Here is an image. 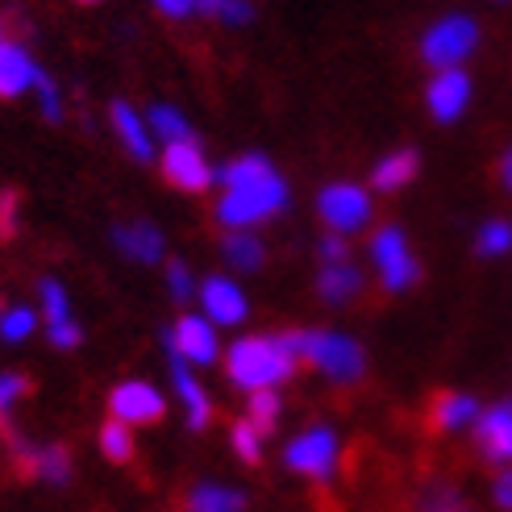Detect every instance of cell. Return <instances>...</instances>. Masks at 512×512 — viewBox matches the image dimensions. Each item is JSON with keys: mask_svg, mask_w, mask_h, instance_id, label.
Here are the masks:
<instances>
[{"mask_svg": "<svg viewBox=\"0 0 512 512\" xmlns=\"http://www.w3.org/2000/svg\"><path fill=\"white\" fill-rule=\"evenodd\" d=\"M317 209H321V221L329 225V234H342V238L371 225V196L358 184H329L317 196Z\"/></svg>", "mask_w": 512, "mask_h": 512, "instance_id": "obj_5", "label": "cell"}, {"mask_svg": "<svg viewBox=\"0 0 512 512\" xmlns=\"http://www.w3.org/2000/svg\"><path fill=\"white\" fill-rule=\"evenodd\" d=\"M500 179H504V188L512 192V150L504 155V163H500Z\"/></svg>", "mask_w": 512, "mask_h": 512, "instance_id": "obj_42", "label": "cell"}, {"mask_svg": "<svg viewBox=\"0 0 512 512\" xmlns=\"http://www.w3.org/2000/svg\"><path fill=\"white\" fill-rule=\"evenodd\" d=\"M296 367H300V354L288 342V334L284 338H242L225 354V375L246 392L279 388L284 379L296 375Z\"/></svg>", "mask_w": 512, "mask_h": 512, "instance_id": "obj_1", "label": "cell"}, {"mask_svg": "<svg viewBox=\"0 0 512 512\" xmlns=\"http://www.w3.org/2000/svg\"><path fill=\"white\" fill-rule=\"evenodd\" d=\"M242 508H246V496L225 488V483H200L184 500V512H242Z\"/></svg>", "mask_w": 512, "mask_h": 512, "instance_id": "obj_22", "label": "cell"}, {"mask_svg": "<svg viewBox=\"0 0 512 512\" xmlns=\"http://www.w3.org/2000/svg\"><path fill=\"white\" fill-rule=\"evenodd\" d=\"M317 292L329 304H346V300H354L358 292H363V275H358V267H350V259L346 263H325L321 279H317Z\"/></svg>", "mask_w": 512, "mask_h": 512, "instance_id": "obj_19", "label": "cell"}, {"mask_svg": "<svg viewBox=\"0 0 512 512\" xmlns=\"http://www.w3.org/2000/svg\"><path fill=\"white\" fill-rule=\"evenodd\" d=\"M171 383H175V396H179V404H184V413H188V425L192 429H204L213 421V400H209V392L200 388V379L192 375V367L184 363V358H175L171 354Z\"/></svg>", "mask_w": 512, "mask_h": 512, "instance_id": "obj_14", "label": "cell"}, {"mask_svg": "<svg viewBox=\"0 0 512 512\" xmlns=\"http://www.w3.org/2000/svg\"><path fill=\"white\" fill-rule=\"evenodd\" d=\"M38 325V313L30 309V304H13V309H0V338L5 342H25L34 334Z\"/></svg>", "mask_w": 512, "mask_h": 512, "instance_id": "obj_28", "label": "cell"}, {"mask_svg": "<svg viewBox=\"0 0 512 512\" xmlns=\"http://www.w3.org/2000/svg\"><path fill=\"white\" fill-rule=\"evenodd\" d=\"M109 413L125 425H155L167 413V400L159 396V388H150L142 379H130L109 392Z\"/></svg>", "mask_w": 512, "mask_h": 512, "instance_id": "obj_10", "label": "cell"}, {"mask_svg": "<svg viewBox=\"0 0 512 512\" xmlns=\"http://www.w3.org/2000/svg\"><path fill=\"white\" fill-rule=\"evenodd\" d=\"M17 192H0V242H13L17 238Z\"/></svg>", "mask_w": 512, "mask_h": 512, "instance_id": "obj_34", "label": "cell"}, {"mask_svg": "<svg viewBox=\"0 0 512 512\" xmlns=\"http://www.w3.org/2000/svg\"><path fill=\"white\" fill-rule=\"evenodd\" d=\"M221 254H225V263L234 267V271H242V275H250V271H259L263 263H267V250H263V242L250 234V229H234L225 242H221Z\"/></svg>", "mask_w": 512, "mask_h": 512, "instance_id": "obj_21", "label": "cell"}, {"mask_svg": "<svg viewBox=\"0 0 512 512\" xmlns=\"http://www.w3.org/2000/svg\"><path fill=\"white\" fill-rule=\"evenodd\" d=\"M321 263H346V238L342 234H329L321 242Z\"/></svg>", "mask_w": 512, "mask_h": 512, "instance_id": "obj_36", "label": "cell"}, {"mask_svg": "<svg viewBox=\"0 0 512 512\" xmlns=\"http://www.w3.org/2000/svg\"><path fill=\"white\" fill-rule=\"evenodd\" d=\"M492 5H504V0H492Z\"/></svg>", "mask_w": 512, "mask_h": 512, "instance_id": "obj_45", "label": "cell"}, {"mask_svg": "<svg viewBox=\"0 0 512 512\" xmlns=\"http://www.w3.org/2000/svg\"><path fill=\"white\" fill-rule=\"evenodd\" d=\"M46 334H50V342H55L59 350H71V346H80V342H84V329L75 325V321H67V325H50Z\"/></svg>", "mask_w": 512, "mask_h": 512, "instance_id": "obj_35", "label": "cell"}, {"mask_svg": "<svg viewBox=\"0 0 512 512\" xmlns=\"http://www.w3.org/2000/svg\"><path fill=\"white\" fill-rule=\"evenodd\" d=\"M146 125H150V134H155L159 142H188L192 138L184 113L171 109V105H155V109H150V121Z\"/></svg>", "mask_w": 512, "mask_h": 512, "instance_id": "obj_24", "label": "cell"}, {"mask_svg": "<svg viewBox=\"0 0 512 512\" xmlns=\"http://www.w3.org/2000/svg\"><path fill=\"white\" fill-rule=\"evenodd\" d=\"M508 250H512V225L508 221H488L479 229V254L496 259V254H508Z\"/></svg>", "mask_w": 512, "mask_h": 512, "instance_id": "obj_30", "label": "cell"}, {"mask_svg": "<svg viewBox=\"0 0 512 512\" xmlns=\"http://www.w3.org/2000/svg\"><path fill=\"white\" fill-rule=\"evenodd\" d=\"M167 288H171V296L184 304V300H192L196 296V284H192V271L184 267V263H167Z\"/></svg>", "mask_w": 512, "mask_h": 512, "instance_id": "obj_33", "label": "cell"}, {"mask_svg": "<svg viewBox=\"0 0 512 512\" xmlns=\"http://www.w3.org/2000/svg\"><path fill=\"white\" fill-rule=\"evenodd\" d=\"M425 105H429V113H433V121H458L467 113V105H471V80H467V71L463 67H446V71H438L429 80V88H425Z\"/></svg>", "mask_w": 512, "mask_h": 512, "instance_id": "obj_11", "label": "cell"}, {"mask_svg": "<svg viewBox=\"0 0 512 512\" xmlns=\"http://www.w3.org/2000/svg\"><path fill=\"white\" fill-rule=\"evenodd\" d=\"M38 296H42L46 329H50V325H67V321H71V300H67V288L59 284V279H42V284H38Z\"/></svg>", "mask_w": 512, "mask_h": 512, "instance_id": "obj_26", "label": "cell"}, {"mask_svg": "<svg viewBox=\"0 0 512 512\" xmlns=\"http://www.w3.org/2000/svg\"><path fill=\"white\" fill-rule=\"evenodd\" d=\"M192 5H196V13H209V17L217 13V17H221V9H225V0H192Z\"/></svg>", "mask_w": 512, "mask_h": 512, "instance_id": "obj_41", "label": "cell"}, {"mask_svg": "<svg viewBox=\"0 0 512 512\" xmlns=\"http://www.w3.org/2000/svg\"><path fill=\"white\" fill-rule=\"evenodd\" d=\"M155 9L167 13V17H188V13H196L192 0H155Z\"/></svg>", "mask_w": 512, "mask_h": 512, "instance_id": "obj_39", "label": "cell"}, {"mask_svg": "<svg viewBox=\"0 0 512 512\" xmlns=\"http://www.w3.org/2000/svg\"><path fill=\"white\" fill-rule=\"evenodd\" d=\"M429 421L433 429H467L479 421V400L475 396H463V392H442V396H433V408H429Z\"/></svg>", "mask_w": 512, "mask_h": 512, "instance_id": "obj_18", "label": "cell"}, {"mask_svg": "<svg viewBox=\"0 0 512 512\" xmlns=\"http://www.w3.org/2000/svg\"><path fill=\"white\" fill-rule=\"evenodd\" d=\"M21 396H30V379L17 375V371L0 375V429L9 425V413H13V404H17Z\"/></svg>", "mask_w": 512, "mask_h": 512, "instance_id": "obj_31", "label": "cell"}, {"mask_svg": "<svg viewBox=\"0 0 512 512\" xmlns=\"http://www.w3.org/2000/svg\"><path fill=\"white\" fill-rule=\"evenodd\" d=\"M421 159L413 155V150H392V155H383L375 163V175H371V184L379 192H400L404 184H413V175H417Z\"/></svg>", "mask_w": 512, "mask_h": 512, "instance_id": "obj_20", "label": "cell"}, {"mask_svg": "<svg viewBox=\"0 0 512 512\" xmlns=\"http://www.w3.org/2000/svg\"><path fill=\"white\" fill-rule=\"evenodd\" d=\"M425 512H467V504L463 500H458L454 492H446V496H438V500H433Z\"/></svg>", "mask_w": 512, "mask_h": 512, "instance_id": "obj_40", "label": "cell"}, {"mask_svg": "<svg viewBox=\"0 0 512 512\" xmlns=\"http://www.w3.org/2000/svg\"><path fill=\"white\" fill-rule=\"evenodd\" d=\"M113 242L117 250L125 254V259H134V263H159L163 259V234L150 221H125L113 229Z\"/></svg>", "mask_w": 512, "mask_h": 512, "instance_id": "obj_17", "label": "cell"}, {"mask_svg": "<svg viewBox=\"0 0 512 512\" xmlns=\"http://www.w3.org/2000/svg\"><path fill=\"white\" fill-rule=\"evenodd\" d=\"M171 354L175 358H184L188 367H209L217 363V354H221V342H217V325L209 317H196V313H184L175 325H171Z\"/></svg>", "mask_w": 512, "mask_h": 512, "instance_id": "obj_8", "label": "cell"}, {"mask_svg": "<svg viewBox=\"0 0 512 512\" xmlns=\"http://www.w3.org/2000/svg\"><path fill=\"white\" fill-rule=\"evenodd\" d=\"M100 454L109 458V463H130L134 458V425H125V421H105L100 425Z\"/></svg>", "mask_w": 512, "mask_h": 512, "instance_id": "obj_23", "label": "cell"}, {"mask_svg": "<svg viewBox=\"0 0 512 512\" xmlns=\"http://www.w3.org/2000/svg\"><path fill=\"white\" fill-rule=\"evenodd\" d=\"M284 463H288L296 475H304V479H325V475H334V467H338V433L325 429V425L296 433V438L288 442V450H284Z\"/></svg>", "mask_w": 512, "mask_h": 512, "instance_id": "obj_6", "label": "cell"}, {"mask_svg": "<svg viewBox=\"0 0 512 512\" xmlns=\"http://www.w3.org/2000/svg\"><path fill=\"white\" fill-rule=\"evenodd\" d=\"M34 92H38L42 117H46V121H59V117H63V96H59V84L50 80L46 71H38V80H34Z\"/></svg>", "mask_w": 512, "mask_h": 512, "instance_id": "obj_32", "label": "cell"}, {"mask_svg": "<svg viewBox=\"0 0 512 512\" xmlns=\"http://www.w3.org/2000/svg\"><path fill=\"white\" fill-rule=\"evenodd\" d=\"M296 346L300 363H313L329 383H358L367 371V354L350 334H334V329H296L288 334Z\"/></svg>", "mask_w": 512, "mask_h": 512, "instance_id": "obj_2", "label": "cell"}, {"mask_svg": "<svg viewBox=\"0 0 512 512\" xmlns=\"http://www.w3.org/2000/svg\"><path fill=\"white\" fill-rule=\"evenodd\" d=\"M163 179L179 192H204L213 184V167L204 159V150L188 138V142H167L163 150Z\"/></svg>", "mask_w": 512, "mask_h": 512, "instance_id": "obj_9", "label": "cell"}, {"mask_svg": "<svg viewBox=\"0 0 512 512\" xmlns=\"http://www.w3.org/2000/svg\"><path fill=\"white\" fill-rule=\"evenodd\" d=\"M475 442L488 458H496V463H512V400L500 404V408H488V413H479Z\"/></svg>", "mask_w": 512, "mask_h": 512, "instance_id": "obj_13", "label": "cell"}, {"mask_svg": "<svg viewBox=\"0 0 512 512\" xmlns=\"http://www.w3.org/2000/svg\"><path fill=\"white\" fill-rule=\"evenodd\" d=\"M492 500H496L500 508L512 512V467H508L504 475H496V483H492Z\"/></svg>", "mask_w": 512, "mask_h": 512, "instance_id": "obj_37", "label": "cell"}, {"mask_svg": "<svg viewBox=\"0 0 512 512\" xmlns=\"http://www.w3.org/2000/svg\"><path fill=\"white\" fill-rule=\"evenodd\" d=\"M109 121H113V134L121 138V146L130 150L138 163H150V159H155V134H150V125L138 117V109H130L125 100H113Z\"/></svg>", "mask_w": 512, "mask_h": 512, "instance_id": "obj_15", "label": "cell"}, {"mask_svg": "<svg viewBox=\"0 0 512 512\" xmlns=\"http://www.w3.org/2000/svg\"><path fill=\"white\" fill-rule=\"evenodd\" d=\"M229 442H234L238 458H242V463H250V467L263 458V433H259V425H254L250 417L234 425V433H229Z\"/></svg>", "mask_w": 512, "mask_h": 512, "instance_id": "obj_29", "label": "cell"}, {"mask_svg": "<svg viewBox=\"0 0 512 512\" xmlns=\"http://www.w3.org/2000/svg\"><path fill=\"white\" fill-rule=\"evenodd\" d=\"M371 259L379 267V284L388 292H404V288L417 284V259H413V250H408V242L396 225H383L375 234Z\"/></svg>", "mask_w": 512, "mask_h": 512, "instance_id": "obj_7", "label": "cell"}, {"mask_svg": "<svg viewBox=\"0 0 512 512\" xmlns=\"http://www.w3.org/2000/svg\"><path fill=\"white\" fill-rule=\"evenodd\" d=\"M279 408H284V404H279V392H275V388H259V392H250V408H246V417H250L254 425H259V433L267 438V433L279 425Z\"/></svg>", "mask_w": 512, "mask_h": 512, "instance_id": "obj_27", "label": "cell"}, {"mask_svg": "<svg viewBox=\"0 0 512 512\" xmlns=\"http://www.w3.org/2000/svg\"><path fill=\"white\" fill-rule=\"evenodd\" d=\"M479 46V25L467 13H450L438 25H429V34L421 38V59L433 71H446V67H463V59L475 55Z\"/></svg>", "mask_w": 512, "mask_h": 512, "instance_id": "obj_4", "label": "cell"}, {"mask_svg": "<svg viewBox=\"0 0 512 512\" xmlns=\"http://www.w3.org/2000/svg\"><path fill=\"white\" fill-rule=\"evenodd\" d=\"M221 17H225L229 25H242V21H250V17H254V9H250V0H225Z\"/></svg>", "mask_w": 512, "mask_h": 512, "instance_id": "obj_38", "label": "cell"}, {"mask_svg": "<svg viewBox=\"0 0 512 512\" xmlns=\"http://www.w3.org/2000/svg\"><path fill=\"white\" fill-rule=\"evenodd\" d=\"M196 296H200L204 317H209L213 325H242L246 313H250L246 292L234 284V279H225V275H209Z\"/></svg>", "mask_w": 512, "mask_h": 512, "instance_id": "obj_12", "label": "cell"}, {"mask_svg": "<svg viewBox=\"0 0 512 512\" xmlns=\"http://www.w3.org/2000/svg\"><path fill=\"white\" fill-rule=\"evenodd\" d=\"M284 204H288V184L279 179V171H267L259 179H250V184L225 188L217 200V221L225 229H254L271 221Z\"/></svg>", "mask_w": 512, "mask_h": 512, "instance_id": "obj_3", "label": "cell"}, {"mask_svg": "<svg viewBox=\"0 0 512 512\" xmlns=\"http://www.w3.org/2000/svg\"><path fill=\"white\" fill-rule=\"evenodd\" d=\"M267 171H275L263 155H242V159H234V163H225L221 171H217V179H221V188H238V184H250V179H259V175H267Z\"/></svg>", "mask_w": 512, "mask_h": 512, "instance_id": "obj_25", "label": "cell"}, {"mask_svg": "<svg viewBox=\"0 0 512 512\" xmlns=\"http://www.w3.org/2000/svg\"><path fill=\"white\" fill-rule=\"evenodd\" d=\"M38 80V63L30 59V50L17 46V42H0V96L13 100L21 92H30Z\"/></svg>", "mask_w": 512, "mask_h": 512, "instance_id": "obj_16", "label": "cell"}, {"mask_svg": "<svg viewBox=\"0 0 512 512\" xmlns=\"http://www.w3.org/2000/svg\"><path fill=\"white\" fill-rule=\"evenodd\" d=\"M0 42H5V25H0Z\"/></svg>", "mask_w": 512, "mask_h": 512, "instance_id": "obj_44", "label": "cell"}, {"mask_svg": "<svg viewBox=\"0 0 512 512\" xmlns=\"http://www.w3.org/2000/svg\"><path fill=\"white\" fill-rule=\"evenodd\" d=\"M80 5H100V0H80Z\"/></svg>", "mask_w": 512, "mask_h": 512, "instance_id": "obj_43", "label": "cell"}]
</instances>
